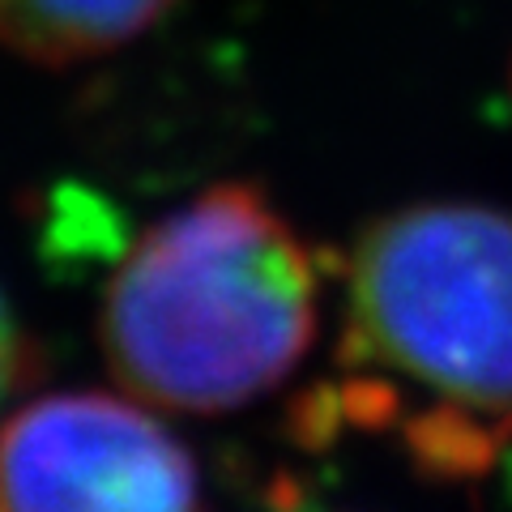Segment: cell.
<instances>
[{"instance_id": "52a82bcc", "label": "cell", "mask_w": 512, "mask_h": 512, "mask_svg": "<svg viewBox=\"0 0 512 512\" xmlns=\"http://www.w3.org/2000/svg\"><path fill=\"white\" fill-rule=\"evenodd\" d=\"M291 512H308V508H291Z\"/></svg>"}, {"instance_id": "277c9868", "label": "cell", "mask_w": 512, "mask_h": 512, "mask_svg": "<svg viewBox=\"0 0 512 512\" xmlns=\"http://www.w3.org/2000/svg\"><path fill=\"white\" fill-rule=\"evenodd\" d=\"M171 9L175 0H0V47L60 69L120 52Z\"/></svg>"}, {"instance_id": "3957f363", "label": "cell", "mask_w": 512, "mask_h": 512, "mask_svg": "<svg viewBox=\"0 0 512 512\" xmlns=\"http://www.w3.org/2000/svg\"><path fill=\"white\" fill-rule=\"evenodd\" d=\"M0 512H201V474L137 397L64 389L0 423Z\"/></svg>"}, {"instance_id": "6da1fadb", "label": "cell", "mask_w": 512, "mask_h": 512, "mask_svg": "<svg viewBox=\"0 0 512 512\" xmlns=\"http://www.w3.org/2000/svg\"><path fill=\"white\" fill-rule=\"evenodd\" d=\"M291 419L308 444L355 431L440 483L483 478L512 444V210L414 201L367 222L333 359Z\"/></svg>"}, {"instance_id": "8992f818", "label": "cell", "mask_w": 512, "mask_h": 512, "mask_svg": "<svg viewBox=\"0 0 512 512\" xmlns=\"http://www.w3.org/2000/svg\"><path fill=\"white\" fill-rule=\"evenodd\" d=\"M508 86H512V69H508Z\"/></svg>"}, {"instance_id": "5b68a950", "label": "cell", "mask_w": 512, "mask_h": 512, "mask_svg": "<svg viewBox=\"0 0 512 512\" xmlns=\"http://www.w3.org/2000/svg\"><path fill=\"white\" fill-rule=\"evenodd\" d=\"M30 372V355H26V338L18 329V316H13L5 291H0V406L13 397V389L26 380Z\"/></svg>"}, {"instance_id": "7a4b0ae2", "label": "cell", "mask_w": 512, "mask_h": 512, "mask_svg": "<svg viewBox=\"0 0 512 512\" xmlns=\"http://www.w3.org/2000/svg\"><path fill=\"white\" fill-rule=\"evenodd\" d=\"M320 329V265L256 184H214L150 222L99 316L111 376L137 402L231 414L299 372Z\"/></svg>"}]
</instances>
